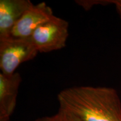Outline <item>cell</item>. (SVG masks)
<instances>
[{
  "mask_svg": "<svg viewBox=\"0 0 121 121\" xmlns=\"http://www.w3.org/2000/svg\"><path fill=\"white\" fill-rule=\"evenodd\" d=\"M60 109L79 121H121V102L112 87L79 86L62 90L57 95Z\"/></svg>",
  "mask_w": 121,
  "mask_h": 121,
  "instance_id": "cell-1",
  "label": "cell"
},
{
  "mask_svg": "<svg viewBox=\"0 0 121 121\" xmlns=\"http://www.w3.org/2000/svg\"><path fill=\"white\" fill-rule=\"evenodd\" d=\"M69 35L68 22L54 16L38 27L29 39L39 53H48L65 48Z\"/></svg>",
  "mask_w": 121,
  "mask_h": 121,
  "instance_id": "cell-2",
  "label": "cell"
},
{
  "mask_svg": "<svg viewBox=\"0 0 121 121\" xmlns=\"http://www.w3.org/2000/svg\"><path fill=\"white\" fill-rule=\"evenodd\" d=\"M38 53L29 38H9L0 40L1 73L13 75L20 65L34 59Z\"/></svg>",
  "mask_w": 121,
  "mask_h": 121,
  "instance_id": "cell-3",
  "label": "cell"
},
{
  "mask_svg": "<svg viewBox=\"0 0 121 121\" xmlns=\"http://www.w3.org/2000/svg\"><path fill=\"white\" fill-rule=\"evenodd\" d=\"M54 16L52 9L45 2L34 4L15 24L9 38H29L38 27L49 20Z\"/></svg>",
  "mask_w": 121,
  "mask_h": 121,
  "instance_id": "cell-4",
  "label": "cell"
},
{
  "mask_svg": "<svg viewBox=\"0 0 121 121\" xmlns=\"http://www.w3.org/2000/svg\"><path fill=\"white\" fill-rule=\"evenodd\" d=\"M33 5L29 0L0 1V40L10 37L15 24Z\"/></svg>",
  "mask_w": 121,
  "mask_h": 121,
  "instance_id": "cell-5",
  "label": "cell"
},
{
  "mask_svg": "<svg viewBox=\"0 0 121 121\" xmlns=\"http://www.w3.org/2000/svg\"><path fill=\"white\" fill-rule=\"evenodd\" d=\"M22 82L20 74L0 73V121H9L16 104L18 90Z\"/></svg>",
  "mask_w": 121,
  "mask_h": 121,
  "instance_id": "cell-6",
  "label": "cell"
},
{
  "mask_svg": "<svg viewBox=\"0 0 121 121\" xmlns=\"http://www.w3.org/2000/svg\"><path fill=\"white\" fill-rule=\"evenodd\" d=\"M53 121H79L75 116L60 108L58 112L53 116Z\"/></svg>",
  "mask_w": 121,
  "mask_h": 121,
  "instance_id": "cell-7",
  "label": "cell"
},
{
  "mask_svg": "<svg viewBox=\"0 0 121 121\" xmlns=\"http://www.w3.org/2000/svg\"><path fill=\"white\" fill-rule=\"evenodd\" d=\"M76 2L78 4L87 10L91 8L93 5H95V4L105 5V4H112L111 0H109V1H76Z\"/></svg>",
  "mask_w": 121,
  "mask_h": 121,
  "instance_id": "cell-8",
  "label": "cell"
},
{
  "mask_svg": "<svg viewBox=\"0 0 121 121\" xmlns=\"http://www.w3.org/2000/svg\"><path fill=\"white\" fill-rule=\"evenodd\" d=\"M111 3L116 6V10L121 18V0H111Z\"/></svg>",
  "mask_w": 121,
  "mask_h": 121,
  "instance_id": "cell-9",
  "label": "cell"
},
{
  "mask_svg": "<svg viewBox=\"0 0 121 121\" xmlns=\"http://www.w3.org/2000/svg\"><path fill=\"white\" fill-rule=\"evenodd\" d=\"M53 116H51V117H45L41 118H39L36 119L35 121H53Z\"/></svg>",
  "mask_w": 121,
  "mask_h": 121,
  "instance_id": "cell-10",
  "label": "cell"
}]
</instances>
